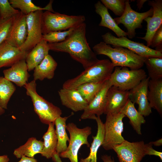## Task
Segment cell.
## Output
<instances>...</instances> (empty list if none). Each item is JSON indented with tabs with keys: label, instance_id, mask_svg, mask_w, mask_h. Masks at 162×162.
Listing matches in <instances>:
<instances>
[{
	"label": "cell",
	"instance_id": "6da1fadb",
	"mask_svg": "<svg viewBox=\"0 0 162 162\" xmlns=\"http://www.w3.org/2000/svg\"><path fill=\"white\" fill-rule=\"evenodd\" d=\"M86 32V25L84 22L76 27L64 40L57 43H48L50 50L68 53L73 59L86 69L99 59L89 46Z\"/></svg>",
	"mask_w": 162,
	"mask_h": 162
},
{
	"label": "cell",
	"instance_id": "7a4b0ae2",
	"mask_svg": "<svg viewBox=\"0 0 162 162\" xmlns=\"http://www.w3.org/2000/svg\"><path fill=\"white\" fill-rule=\"evenodd\" d=\"M92 49L96 55H103L108 57L114 67H126L131 70L139 69L143 66L146 57L139 56L123 47H112L103 41L95 44Z\"/></svg>",
	"mask_w": 162,
	"mask_h": 162
},
{
	"label": "cell",
	"instance_id": "3957f363",
	"mask_svg": "<svg viewBox=\"0 0 162 162\" xmlns=\"http://www.w3.org/2000/svg\"><path fill=\"white\" fill-rule=\"evenodd\" d=\"M114 68L109 59L99 60L76 77L65 81L62 88L75 89L84 84L105 82L109 79Z\"/></svg>",
	"mask_w": 162,
	"mask_h": 162
},
{
	"label": "cell",
	"instance_id": "277c9868",
	"mask_svg": "<svg viewBox=\"0 0 162 162\" xmlns=\"http://www.w3.org/2000/svg\"><path fill=\"white\" fill-rule=\"evenodd\" d=\"M27 95L32 99L35 112L41 122L49 124L54 123L56 119L62 114L61 110L38 94L36 91V81L33 80L24 86Z\"/></svg>",
	"mask_w": 162,
	"mask_h": 162
},
{
	"label": "cell",
	"instance_id": "5b68a950",
	"mask_svg": "<svg viewBox=\"0 0 162 162\" xmlns=\"http://www.w3.org/2000/svg\"><path fill=\"white\" fill-rule=\"evenodd\" d=\"M83 15H68L46 10L43 12L41 20L43 35L49 33L64 31L75 28L85 22Z\"/></svg>",
	"mask_w": 162,
	"mask_h": 162
},
{
	"label": "cell",
	"instance_id": "8992f818",
	"mask_svg": "<svg viewBox=\"0 0 162 162\" xmlns=\"http://www.w3.org/2000/svg\"><path fill=\"white\" fill-rule=\"evenodd\" d=\"M66 129L70 134L69 145L67 149L59 156L62 158H68L70 162H79L78 153L82 146L85 145L90 146L88 138L92 133V128L89 126L79 128L75 124L70 122L67 124Z\"/></svg>",
	"mask_w": 162,
	"mask_h": 162
},
{
	"label": "cell",
	"instance_id": "52a82bcc",
	"mask_svg": "<svg viewBox=\"0 0 162 162\" xmlns=\"http://www.w3.org/2000/svg\"><path fill=\"white\" fill-rule=\"evenodd\" d=\"M106 115L104 123V139L101 146L104 149L109 150L113 149L116 145L125 140L122 133L123 131V119L126 116L121 112Z\"/></svg>",
	"mask_w": 162,
	"mask_h": 162
},
{
	"label": "cell",
	"instance_id": "ba28073f",
	"mask_svg": "<svg viewBox=\"0 0 162 162\" xmlns=\"http://www.w3.org/2000/svg\"><path fill=\"white\" fill-rule=\"evenodd\" d=\"M147 77L145 71L141 68L129 70L126 67H116L109 80L112 86L129 91Z\"/></svg>",
	"mask_w": 162,
	"mask_h": 162
},
{
	"label": "cell",
	"instance_id": "9c48e42d",
	"mask_svg": "<svg viewBox=\"0 0 162 162\" xmlns=\"http://www.w3.org/2000/svg\"><path fill=\"white\" fill-rule=\"evenodd\" d=\"M103 42L112 47L121 46L143 57H154L162 58V52L147 46L142 43L132 41L125 37H116L107 32L101 36Z\"/></svg>",
	"mask_w": 162,
	"mask_h": 162
},
{
	"label": "cell",
	"instance_id": "30bf717a",
	"mask_svg": "<svg viewBox=\"0 0 162 162\" xmlns=\"http://www.w3.org/2000/svg\"><path fill=\"white\" fill-rule=\"evenodd\" d=\"M125 4V9L123 14L114 19L118 25H123L127 31V36L130 39H132L135 36L136 29L142 28V23L143 20L146 18L152 16L153 9L151 7L147 11L139 13L131 8L129 0H126Z\"/></svg>",
	"mask_w": 162,
	"mask_h": 162
},
{
	"label": "cell",
	"instance_id": "8fae6325",
	"mask_svg": "<svg viewBox=\"0 0 162 162\" xmlns=\"http://www.w3.org/2000/svg\"><path fill=\"white\" fill-rule=\"evenodd\" d=\"M43 10H39L26 15L27 36L24 44L19 48L29 52L42 39L41 20Z\"/></svg>",
	"mask_w": 162,
	"mask_h": 162
},
{
	"label": "cell",
	"instance_id": "7c38bea8",
	"mask_svg": "<svg viewBox=\"0 0 162 162\" xmlns=\"http://www.w3.org/2000/svg\"><path fill=\"white\" fill-rule=\"evenodd\" d=\"M143 141L130 142L125 140L116 145L113 149L119 162H140L146 155Z\"/></svg>",
	"mask_w": 162,
	"mask_h": 162
},
{
	"label": "cell",
	"instance_id": "4fadbf2b",
	"mask_svg": "<svg viewBox=\"0 0 162 162\" xmlns=\"http://www.w3.org/2000/svg\"><path fill=\"white\" fill-rule=\"evenodd\" d=\"M27 36L26 15L20 11L13 16L12 23L5 41L12 46L20 48L24 43Z\"/></svg>",
	"mask_w": 162,
	"mask_h": 162
},
{
	"label": "cell",
	"instance_id": "5bb4252c",
	"mask_svg": "<svg viewBox=\"0 0 162 162\" xmlns=\"http://www.w3.org/2000/svg\"><path fill=\"white\" fill-rule=\"evenodd\" d=\"M112 86L109 80L105 82L101 89L83 110L80 117L81 119L95 120L97 116H100L104 113L107 92Z\"/></svg>",
	"mask_w": 162,
	"mask_h": 162
},
{
	"label": "cell",
	"instance_id": "9a60e30c",
	"mask_svg": "<svg viewBox=\"0 0 162 162\" xmlns=\"http://www.w3.org/2000/svg\"><path fill=\"white\" fill-rule=\"evenodd\" d=\"M148 1V5L153 8V14L144 20L147 22L146 32L144 37L138 38L145 40L146 46L149 47L153 36L162 25V0Z\"/></svg>",
	"mask_w": 162,
	"mask_h": 162
},
{
	"label": "cell",
	"instance_id": "2e32d148",
	"mask_svg": "<svg viewBox=\"0 0 162 162\" xmlns=\"http://www.w3.org/2000/svg\"><path fill=\"white\" fill-rule=\"evenodd\" d=\"M149 77L142 80L137 85L129 91V99L138 105V111L143 116H149L152 112L147 98Z\"/></svg>",
	"mask_w": 162,
	"mask_h": 162
},
{
	"label": "cell",
	"instance_id": "e0dca14e",
	"mask_svg": "<svg viewBox=\"0 0 162 162\" xmlns=\"http://www.w3.org/2000/svg\"><path fill=\"white\" fill-rule=\"evenodd\" d=\"M129 91L112 86L107 92L104 114L106 115L120 112L129 99Z\"/></svg>",
	"mask_w": 162,
	"mask_h": 162
},
{
	"label": "cell",
	"instance_id": "ac0fdd59",
	"mask_svg": "<svg viewBox=\"0 0 162 162\" xmlns=\"http://www.w3.org/2000/svg\"><path fill=\"white\" fill-rule=\"evenodd\" d=\"M58 94L62 104L75 112L84 110L88 104L75 89L62 88Z\"/></svg>",
	"mask_w": 162,
	"mask_h": 162
},
{
	"label": "cell",
	"instance_id": "d6986e66",
	"mask_svg": "<svg viewBox=\"0 0 162 162\" xmlns=\"http://www.w3.org/2000/svg\"><path fill=\"white\" fill-rule=\"evenodd\" d=\"M4 77L20 87L27 83L30 75L25 59L16 62L8 69L3 70Z\"/></svg>",
	"mask_w": 162,
	"mask_h": 162
},
{
	"label": "cell",
	"instance_id": "ffe728a7",
	"mask_svg": "<svg viewBox=\"0 0 162 162\" xmlns=\"http://www.w3.org/2000/svg\"><path fill=\"white\" fill-rule=\"evenodd\" d=\"M28 52L22 51L4 41L0 45V68L11 67L19 61L25 59Z\"/></svg>",
	"mask_w": 162,
	"mask_h": 162
},
{
	"label": "cell",
	"instance_id": "44dd1931",
	"mask_svg": "<svg viewBox=\"0 0 162 162\" xmlns=\"http://www.w3.org/2000/svg\"><path fill=\"white\" fill-rule=\"evenodd\" d=\"M96 13L101 17V21L99 24L100 26L105 27L112 31L117 37L127 36V32L121 29L110 14L108 9L100 1H98L94 4Z\"/></svg>",
	"mask_w": 162,
	"mask_h": 162
},
{
	"label": "cell",
	"instance_id": "7402d4cb",
	"mask_svg": "<svg viewBox=\"0 0 162 162\" xmlns=\"http://www.w3.org/2000/svg\"><path fill=\"white\" fill-rule=\"evenodd\" d=\"M50 50L48 44L42 39L28 53L25 59L28 71H31L43 60L49 54Z\"/></svg>",
	"mask_w": 162,
	"mask_h": 162
},
{
	"label": "cell",
	"instance_id": "603a6c76",
	"mask_svg": "<svg viewBox=\"0 0 162 162\" xmlns=\"http://www.w3.org/2000/svg\"><path fill=\"white\" fill-rule=\"evenodd\" d=\"M147 98L151 108L162 115V78L150 79L148 86Z\"/></svg>",
	"mask_w": 162,
	"mask_h": 162
},
{
	"label": "cell",
	"instance_id": "cb8c5ba5",
	"mask_svg": "<svg viewBox=\"0 0 162 162\" xmlns=\"http://www.w3.org/2000/svg\"><path fill=\"white\" fill-rule=\"evenodd\" d=\"M57 65L53 57L48 54L34 69V80L42 81L45 79H52Z\"/></svg>",
	"mask_w": 162,
	"mask_h": 162
},
{
	"label": "cell",
	"instance_id": "d4e9b609",
	"mask_svg": "<svg viewBox=\"0 0 162 162\" xmlns=\"http://www.w3.org/2000/svg\"><path fill=\"white\" fill-rule=\"evenodd\" d=\"M95 120L97 124V131L96 135L92 137L93 140L90 147L89 154L86 158H81L79 162H97V154L104 142V123L100 116H97Z\"/></svg>",
	"mask_w": 162,
	"mask_h": 162
},
{
	"label": "cell",
	"instance_id": "484cf974",
	"mask_svg": "<svg viewBox=\"0 0 162 162\" xmlns=\"http://www.w3.org/2000/svg\"><path fill=\"white\" fill-rule=\"evenodd\" d=\"M43 147V142L32 137L24 144L15 149L13 154L17 158H20L23 156L34 157L36 154H40Z\"/></svg>",
	"mask_w": 162,
	"mask_h": 162
},
{
	"label": "cell",
	"instance_id": "4316f807",
	"mask_svg": "<svg viewBox=\"0 0 162 162\" xmlns=\"http://www.w3.org/2000/svg\"><path fill=\"white\" fill-rule=\"evenodd\" d=\"M129 119V123L139 135H141V126L146 120L143 116L136 109L134 104L129 99L120 112Z\"/></svg>",
	"mask_w": 162,
	"mask_h": 162
},
{
	"label": "cell",
	"instance_id": "83f0119b",
	"mask_svg": "<svg viewBox=\"0 0 162 162\" xmlns=\"http://www.w3.org/2000/svg\"><path fill=\"white\" fill-rule=\"evenodd\" d=\"M54 125V123L49 124L47 131L43 136L44 147L40 154L47 159L52 158L56 152L57 139Z\"/></svg>",
	"mask_w": 162,
	"mask_h": 162
},
{
	"label": "cell",
	"instance_id": "f1b7e54d",
	"mask_svg": "<svg viewBox=\"0 0 162 162\" xmlns=\"http://www.w3.org/2000/svg\"><path fill=\"white\" fill-rule=\"evenodd\" d=\"M69 117L70 116L64 117L60 116L57 118L54 122L57 139L56 152L59 154L67 149V142H69L70 140L66 131V122Z\"/></svg>",
	"mask_w": 162,
	"mask_h": 162
},
{
	"label": "cell",
	"instance_id": "f546056e",
	"mask_svg": "<svg viewBox=\"0 0 162 162\" xmlns=\"http://www.w3.org/2000/svg\"><path fill=\"white\" fill-rule=\"evenodd\" d=\"M9 1L14 8L20 9V11L26 15L39 10H45L55 12L52 8V0H50L47 5L44 8L36 5L31 0H10Z\"/></svg>",
	"mask_w": 162,
	"mask_h": 162
},
{
	"label": "cell",
	"instance_id": "4dcf8cb0",
	"mask_svg": "<svg viewBox=\"0 0 162 162\" xmlns=\"http://www.w3.org/2000/svg\"><path fill=\"white\" fill-rule=\"evenodd\" d=\"M16 89L12 82L3 76H0V106L7 109L8 103Z\"/></svg>",
	"mask_w": 162,
	"mask_h": 162
},
{
	"label": "cell",
	"instance_id": "1f68e13d",
	"mask_svg": "<svg viewBox=\"0 0 162 162\" xmlns=\"http://www.w3.org/2000/svg\"><path fill=\"white\" fill-rule=\"evenodd\" d=\"M144 64L148 70L150 79L162 78V58L154 57H147Z\"/></svg>",
	"mask_w": 162,
	"mask_h": 162
},
{
	"label": "cell",
	"instance_id": "d6a6232c",
	"mask_svg": "<svg viewBox=\"0 0 162 162\" xmlns=\"http://www.w3.org/2000/svg\"><path fill=\"white\" fill-rule=\"evenodd\" d=\"M105 82L84 84L75 89L88 104L101 89Z\"/></svg>",
	"mask_w": 162,
	"mask_h": 162
},
{
	"label": "cell",
	"instance_id": "836d02e7",
	"mask_svg": "<svg viewBox=\"0 0 162 162\" xmlns=\"http://www.w3.org/2000/svg\"><path fill=\"white\" fill-rule=\"evenodd\" d=\"M75 28L66 31H56L49 33L43 35V39L48 43H55L62 42L64 40L72 33Z\"/></svg>",
	"mask_w": 162,
	"mask_h": 162
},
{
	"label": "cell",
	"instance_id": "e575fe53",
	"mask_svg": "<svg viewBox=\"0 0 162 162\" xmlns=\"http://www.w3.org/2000/svg\"><path fill=\"white\" fill-rule=\"evenodd\" d=\"M124 0H101L100 1L107 9L111 10L116 16H121L125 8Z\"/></svg>",
	"mask_w": 162,
	"mask_h": 162
},
{
	"label": "cell",
	"instance_id": "d590c367",
	"mask_svg": "<svg viewBox=\"0 0 162 162\" xmlns=\"http://www.w3.org/2000/svg\"><path fill=\"white\" fill-rule=\"evenodd\" d=\"M20 12L14 8L8 0H0V18L7 19L13 17Z\"/></svg>",
	"mask_w": 162,
	"mask_h": 162
},
{
	"label": "cell",
	"instance_id": "8d00e7d4",
	"mask_svg": "<svg viewBox=\"0 0 162 162\" xmlns=\"http://www.w3.org/2000/svg\"><path fill=\"white\" fill-rule=\"evenodd\" d=\"M13 17L7 19L0 18V45L6 40L11 25Z\"/></svg>",
	"mask_w": 162,
	"mask_h": 162
},
{
	"label": "cell",
	"instance_id": "74e56055",
	"mask_svg": "<svg viewBox=\"0 0 162 162\" xmlns=\"http://www.w3.org/2000/svg\"><path fill=\"white\" fill-rule=\"evenodd\" d=\"M150 46L155 48V50L157 51L162 52V25L153 36Z\"/></svg>",
	"mask_w": 162,
	"mask_h": 162
},
{
	"label": "cell",
	"instance_id": "f35d334b",
	"mask_svg": "<svg viewBox=\"0 0 162 162\" xmlns=\"http://www.w3.org/2000/svg\"><path fill=\"white\" fill-rule=\"evenodd\" d=\"M153 145L151 142L145 144V155H154L159 157L162 160V153L155 150L152 148Z\"/></svg>",
	"mask_w": 162,
	"mask_h": 162
},
{
	"label": "cell",
	"instance_id": "ab89813d",
	"mask_svg": "<svg viewBox=\"0 0 162 162\" xmlns=\"http://www.w3.org/2000/svg\"><path fill=\"white\" fill-rule=\"evenodd\" d=\"M20 158V160L17 162H38L37 160L34 157L23 156Z\"/></svg>",
	"mask_w": 162,
	"mask_h": 162
},
{
	"label": "cell",
	"instance_id": "60d3db41",
	"mask_svg": "<svg viewBox=\"0 0 162 162\" xmlns=\"http://www.w3.org/2000/svg\"><path fill=\"white\" fill-rule=\"evenodd\" d=\"M101 158L104 162H114L113 158L112 159L111 156L104 154L101 156Z\"/></svg>",
	"mask_w": 162,
	"mask_h": 162
},
{
	"label": "cell",
	"instance_id": "b9f144b4",
	"mask_svg": "<svg viewBox=\"0 0 162 162\" xmlns=\"http://www.w3.org/2000/svg\"><path fill=\"white\" fill-rule=\"evenodd\" d=\"M147 0H137L136 1V5L137 7V9L140 10L143 7V5L144 3L147 1Z\"/></svg>",
	"mask_w": 162,
	"mask_h": 162
},
{
	"label": "cell",
	"instance_id": "7bdbcfd3",
	"mask_svg": "<svg viewBox=\"0 0 162 162\" xmlns=\"http://www.w3.org/2000/svg\"><path fill=\"white\" fill-rule=\"evenodd\" d=\"M53 160L54 162H62L59 156V154L56 152L52 157Z\"/></svg>",
	"mask_w": 162,
	"mask_h": 162
},
{
	"label": "cell",
	"instance_id": "ee69618b",
	"mask_svg": "<svg viewBox=\"0 0 162 162\" xmlns=\"http://www.w3.org/2000/svg\"><path fill=\"white\" fill-rule=\"evenodd\" d=\"M9 159L8 155H4L0 156V162H8Z\"/></svg>",
	"mask_w": 162,
	"mask_h": 162
},
{
	"label": "cell",
	"instance_id": "f6af8a7d",
	"mask_svg": "<svg viewBox=\"0 0 162 162\" xmlns=\"http://www.w3.org/2000/svg\"><path fill=\"white\" fill-rule=\"evenodd\" d=\"M152 145L156 146H159L162 145V139L161 138L155 141L151 142Z\"/></svg>",
	"mask_w": 162,
	"mask_h": 162
},
{
	"label": "cell",
	"instance_id": "bcb514c9",
	"mask_svg": "<svg viewBox=\"0 0 162 162\" xmlns=\"http://www.w3.org/2000/svg\"><path fill=\"white\" fill-rule=\"evenodd\" d=\"M5 112V110L0 106V116L3 114Z\"/></svg>",
	"mask_w": 162,
	"mask_h": 162
}]
</instances>
